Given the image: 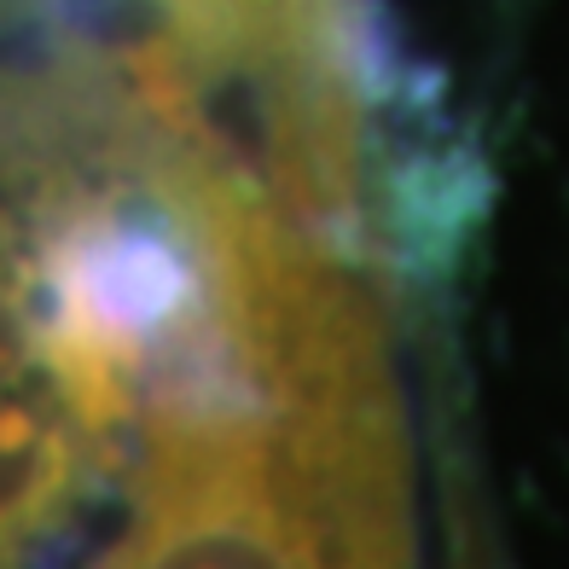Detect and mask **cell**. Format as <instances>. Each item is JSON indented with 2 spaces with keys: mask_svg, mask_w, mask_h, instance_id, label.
Listing matches in <instances>:
<instances>
[]
</instances>
